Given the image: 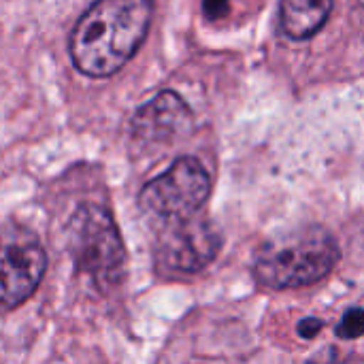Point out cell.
I'll return each instance as SVG.
<instances>
[{"mask_svg":"<svg viewBox=\"0 0 364 364\" xmlns=\"http://www.w3.org/2000/svg\"><path fill=\"white\" fill-rule=\"evenodd\" d=\"M339 258V243L326 228L305 226L267 241L254 260V275L269 290H296L322 282Z\"/></svg>","mask_w":364,"mask_h":364,"instance_id":"7a4b0ae2","label":"cell"},{"mask_svg":"<svg viewBox=\"0 0 364 364\" xmlns=\"http://www.w3.org/2000/svg\"><path fill=\"white\" fill-rule=\"evenodd\" d=\"M363 331L364 314L360 307L350 309V311L341 318V322H339V326H337V335H339L341 339H358V337L363 335Z\"/></svg>","mask_w":364,"mask_h":364,"instance_id":"9c48e42d","label":"cell"},{"mask_svg":"<svg viewBox=\"0 0 364 364\" xmlns=\"http://www.w3.org/2000/svg\"><path fill=\"white\" fill-rule=\"evenodd\" d=\"M211 179L207 168L190 156L179 158L162 175L147 181L139 194V205L147 215L164 222L186 220L207 203Z\"/></svg>","mask_w":364,"mask_h":364,"instance_id":"277c9868","label":"cell"},{"mask_svg":"<svg viewBox=\"0 0 364 364\" xmlns=\"http://www.w3.org/2000/svg\"><path fill=\"white\" fill-rule=\"evenodd\" d=\"M68 252L77 273L98 292L113 290L126 269V247L113 215L94 203L81 205L68 222Z\"/></svg>","mask_w":364,"mask_h":364,"instance_id":"3957f363","label":"cell"},{"mask_svg":"<svg viewBox=\"0 0 364 364\" xmlns=\"http://www.w3.org/2000/svg\"><path fill=\"white\" fill-rule=\"evenodd\" d=\"M320 328H322V320H318V318H305L299 324V335L303 339H314L320 333Z\"/></svg>","mask_w":364,"mask_h":364,"instance_id":"8fae6325","label":"cell"},{"mask_svg":"<svg viewBox=\"0 0 364 364\" xmlns=\"http://www.w3.org/2000/svg\"><path fill=\"white\" fill-rule=\"evenodd\" d=\"M151 13V0H96L70 34L77 70L94 79L122 70L143 45Z\"/></svg>","mask_w":364,"mask_h":364,"instance_id":"6da1fadb","label":"cell"},{"mask_svg":"<svg viewBox=\"0 0 364 364\" xmlns=\"http://www.w3.org/2000/svg\"><path fill=\"white\" fill-rule=\"evenodd\" d=\"M230 6V0H203V11L209 19L224 17Z\"/></svg>","mask_w":364,"mask_h":364,"instance_id":"30bf717a","label":"cell"},{"mask_svg":"<svg viewBox=\"0 0 364 364\" xmlns=\"http://www.w3.org/2000/svg\"><path fill=\"white\" fill-rule=\"evenodd\" d=\"M47 269V254L41 241L23 230L0 232V314L23 305L41 286Z\"/></svg>","mask_w":364,"mask_h":364,"instance_id":"5b68a950","label":"cell"},{"mask_svg":"<svg viewBox=\"0 0 364 364\" xmlns=\"http://www.w3.org/2000/svg\"><path fill=\"white\" fill-rule=\"evenodd\" d=\"M222 250V237L209 220L186 218L166 222L156 241L158 271L164 275H194L209 267Z\"/></svg>","mask_w":364,"mask_h":364,"instance_id":"8992f818","label":"cell"},{"mask_svg":"<svg viewBox=\"0 0 364 364\" xmlns=\"http://www.w3.org/2000/svg\"><path fill=\"white\" fill-rule=\"evenodd\" d=\"M333 0H279L282 30L294 41H307L326 23Z\"/></svg>","mask_w":364,"mask_h":364,"instance_id":"ba28073f","label":"cell"},{"mask_svg":"<svg viewBox=\"0 0 364 364\" xmlns=\"http://www.w3.org/2000/svg\"><path fill=\"white\" fill-rule=\"evenodd\" d=\"M132 134L143 143H168L192 126V111L183 98L171 90L139 107L132 117Z\"/></svg>","mask_w":364,"mask_h":364,"instance_id":"52a82bcc","label":"cell"}]
</instances>
